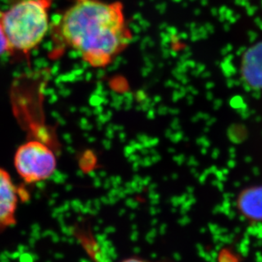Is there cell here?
<instances>
[{
  "instance_id": "1",
  "label": "cell",
  "mask_w": 262,
  "mask_h": 262,
  "mask_svg": "<svg viewBox=\"0 0 262 262\" xmlns=\"http://www.w3.org/2000/svg\"><path fill=\"white\" fill-rule=\"evenodd\" d=\"M53 34L55 50H74L94 68L110 66L133 40L123 5L103 0H74Z\"/></svg>"
},
{
  "instance_id": "2",
  "label": "cell",
  "mask_w": 262,
  "mask_h": 262,
  "mask_svg": "<svg viewBox=\"0 0 262 262\" xmlns=\"http://www.w3.org/2000/svg\"><path fill=\"white\" fill-rule=\"evenodd\" d=\"M53 0H23L0 10V30L8 53L28 55L42 42L50 28Z\"/></svg>"
},
{
  "instance_id": "3",
  "label": "cell",
  "mask_w": 262,
  "mask_h": 262,
  "mask_svg": "<svg viewBox=\"0 0 262 262\" xmlns=\"http://www.w3.org/2000/svg\"><path fill=\"white\" fill-rule=\"evenodd\" d=\"M15 170L27 183L50 178L56 169V157L47 145L39 141H28L20 145L14 157Z\"/></svg>"
},
{
  "instance_id": "4",
  "label": "cell",
  "mask_w": 262,
  "mask_h": 262,
  "mask_svg": "<svg viewBox=\"0 0 262 262\" xmlns=\"http://www.w3.org/2000/svg\"><path fill=\"white\" fill-rule=\"evenodd\" d=\"M17 188L8 171L0 168V231L15 224Z\"/></svg>"
},
{
  "instance_id": "5",
  "label": "cell",
  "mask_w": 262,
  "mask_h": 262,
  "mask_svg": "<svg viewBox=\"0 0 262 262\" xmlns=\"http://www.w3.org/2000/svg\"><path fill=\"white\" fill-rule=\"evenodd\" d=\"M242 74L250 87L262 89V42L250 48L245 54Z\"/></svg>"
},
{
  "instance_id": "6",
  "label": "cell",
  "mask_w": 262,
  "mask_h": 262,
  "mask_svg": "<svg viewBox=\"0 0 262 262\" xmlns=\"http://www.w3.org/2000/svg\"><path fill=\"white\" fill-rule=\"evenodd\" d=\"M237 208L245 217L262 222V186L247 188L238 196Z\"/></svg>"
},
{
  "instance_id": "7",
  "label": "cell",
  "mask_w": 262,
  "mask_h": 262,
  "mask_svg": "<svg viewBox=\"0 0 262 262\" xmlns=\"http://www.w3.org/2000/svg\"><path fill=\"white\" fill-rule=\"evenodd\" d=\"M5 53H8L7 43L5 41V37L0 30V56Z\"/></svg>"
},
{
  "instance_id": "8",
  "label": "cell",
  "mask_w": 262,
  "mask_h": 262,
  "mask_svg": "<svg viewBox=\"0 0 262 262\" xmlns=\"http://www.w3.org/2000/svg\"><path fill=\"white\" fill-rule=\"evenodd\" d=\"M121 262H148L146 261V260H141V259H139V258H129V259H126V260H124L123 261Z\"/></svg>"
}]
</instances>
